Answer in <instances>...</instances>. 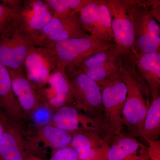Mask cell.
Listing matches in <instances>:
<instances>
[{
  "label": "cell",
  "instance_id": "obj_1",
  "mask_svg": "<svg viewBox=\"0 0 160 160\" xmlns=\"http://www.w3.org/2000/svg\"><path fill=\"white\" fill-rule=\"evenodd\" d=\"M114 45L112 42L89 35L60 41L41 48L52 68L65 69L77 66L85 59Z\"/></svg>",
  "mask_w": 160,
  "mask_h": 160
},
{
  "label": "cell",
  "instance_id": "obj_2",
  "mask_svg": "<svg viewBox=\"0 0 160 160\" xmlns=\"http://www.w3.org/2000/svg\"><path fill=\"white\" fill-rule=\"evenodd\" d=\"M121 74L127 88L122 112L123 123L124 126H127L129 134L135 138L141 137L144 120L150 103L149 100L145 98V95L148 96L147 88L139 81L133 67L131 68L123 59Z\"/></svg>",
  "mask_w": 160,
  "mask_h": 160
},
{
  "label": "cell",
  "instance_id": "obj_3",
  "mask_svg": "<svg viewBox=\"0 0 160 160\" xmlns=\"http://www.w3.org/2000/svg\"><path fill=\"white\" fill-rule=\"evenodd\" d=\"M65 72L78 106L88 116L105 125L102 92L98 84L76 67H66Z\"/></svg>",
  "mask_w": 160,
  "mask_h": 160
},
{
  "label": "cell",
  "instance_id": "obj_4",
  "mask_svg": "<svg viewBox=\"0 0 160 160\" xmlns=\"http://www.w3.org/2000/svg\"><path fill=\"white\" fill-rule=\"evenodd\" d=\"M132 16L134 41L132 51L138 53L160 52V22L145 1L133 0Z\"/></svg>",
  "mask_w": 160,
  "mask_h": 160
},
{
  "label": "cell",
  "instance_id": "obj_5",
  "mask_svg": "<svg viewBox=\"0 0 160 160\" xmlns=\"http://www.w3.org/2000/svg\"><path fill=\"white\" fill-rule=\"evenodd\" d=\"M98 85L102 92L104 124L110 135L118 134L124 126L122 112L127 94L126 83L121 72Z\"/></svg>",
  "mask_w": 160,
  "mask_h": 160
},
{
  "label": "cell",
  "instance_id": "obj_6",
  "mask_svg": "<svg viewBox=\"0 0 160 160\" xmlns=\"http://www.w3.org/2000/svg\"><path fill=\"white\" fill-rule=\"evenodd\" d=\"M37 46L36 39L15 22L0 36V64L8 69L23 67L24 62Z\"/></svg>",
  "mask_w": 160,
  "mask_h": 160
},
{
  "label": "cell",
  "instance_id": "obj_7",
  "mask_svg": "<svg viewBox=\"0 0 160 160\" xmlns=\"http://www.w3.org/2000/svg\"><path fill=\"white\" fill-rule=\"evenodd\" d=\"M111 18L117 49L122 56L132 53L134 41L132 20L133 0H105Z\"/></svg>",
  "mask_w": 160,
  "mask_h": 160
},
{
  "label": "cell",
  "instance_id": "obj_8",
  "mask_svg": "<svg viewBox=\"0 0 160 160\" xmlns=\"http://www.w3.org/2000/svg\"><path fill=\"white\" fill-rule=\"evenodd\" d=\"M122 57L114 45L109 49L98 52L85 59L74 67L99 84L121 73Z\"/></svg>",
  "mask_w": 160,
  "mask_h": 160
},
{
  "label": "cell",
  "instance_id": "obj_9",
  "mask_svg": "<svg viewBox=\"0 0 160 160\" xmlns=\"http://www.w3.org/2000/svg\"><path fill=\"white\" fill-rule=\"evenodd\" d=\"M78 14L83 29L88 34L106 42L114 41L110 14L105 0H88Z\"/></svg>",
  "mask_w": 160,
  "mask_h": 160
},
{
  "label": "cell",
  "instance_id": "obj_10",
  "mask_svg": "<svg viewBox=\"0 0 160 160\" xmlns=\"http://www.w3.org/2000/svg\"><path fill=\"white\" fill-rule=\"evenodd\" d=\"M89 35L83 29L78 13L65 18H52L42 29L36 42L37 46L44 47L60 41Z\"/></svg>",
  "mask_w": 160,
  "mask_h": 160
},
{
  "label": "cell",
  "instance_id": "obj_11",
  "mask_svg": "<svg viewBox=\"0 0 160 160\" xmlns=\"http://www.w3.org/2000/svg\"><path fill=\"white\" fill-rule=\"evenodd\" d=\"M15 11V22L35 39L52 18L44 0L22 1Z\"/></svg>",
  "mask_w": 160,
  "mask_h": 160
},
{
  "label": "cell",
  "instance_id": "obj_12",
  "mask_svg": "<svg viewBox=\"0 0 160 160\" xmlns=\"http://www.w3.org/2000/svg\"><path fill=\"white\" fill-rule=\"evenodd\" d=\"M106 160H148V147L131 135L121 132L109 136Z\"/></svg>",
  "mask_w": 160,
  "mask_h": 160
},
{
  "label": "cell",
  "instance_id": "obj_13",
  "mask_svg": "<svg viewBox=\"0 0 160 160\" xmlns=\"http://www.w3.org/2000/svg\"><path fill=\"white\" fill-rule=\"evenodd\" d=\"M52 121L57 127L69 132L81 129L80 125L82 124L85 131L96 132L102 137L107 134L102 122L88 116L79 114L77 110L71 106L60 108L52 117Z\"/></svg>",
  "mask_w": 160,
  "mask_h": 160
},
{
  "label": "cell",
  "instance_id": "obj_14",
  "mask_svg": "<svg viewBox=\"0 0 160 160\" xmlns=\"http://www.w3.org/2000/svg\"><path fill=\"white\" fill-rule=\"evenodd\" d=\"M70 144L79 160H106L109 145L98 133L81 131L72 137Z\"/></svg>",
  "mask_w": 160,
  "mask_h": 160
},
{
  "label": "cell",
  "instance_id": "obj_15",
  "mask_svg": "<svg viewBox=\"0 0 160 160\" xmlns=\"http://www.w3.org/2000/svg\"><path fill=\"white\" fill-rule=\"evenodd\" d=\"M134 65L149 87L152 98L160 95V52L130 55Z\"/></svg>",
  "mask_w": 160,
  "mask_h": 160
},
{
  "label": "cell",
  "instance_id": "obj_16",
  "mask_svg": "<svg viewBox=\"0 0 160 160\" xmlns=\"http://www.w3.org/2000/svg\"><path fill=\"white\" fill-rule=\"evenodd\" d=\"M44 83L48 84L52 90V94L49 99L52 106L60 108L67 106V102L74 99L65 69L51 68L48 78Z\"/></svg>",
  "mask_w": 160,
  "mask_h": 160
},
{
  "label": "cell",
  "instance_id": "obj_17",
  "mask_svg": "<svg viewBox=\"0 0 160 160\" xmlns=\"http://www.w3.org/2000/svg\"><path fill=\"white\" fill-rule=\"evenodd\" d=\"M25 66L29 81L43 84L48 78L51 67L41 47L36 46L26 58Z\"/></svg>",
  "mask_w": 160,
  "mask_h": 160
},
{
  "label": "cell",
  "instance_id": "obj_18",
  "mask_svg": "<svg viewBox=\"0 0 160 160\" xmlns=\"http://www.w3.org/2000/svg\"><path fill=\"white\" fill-rule=\"evenodd\" d=\"M8 69L11 77L12 92L17 96L20 105L26 110L32 109L35 105V96L31 83L24 73L23 67Z\"/></svg>",
  "mask_w": 160,
  "mask_h": 160
},
{
  "label": "cell",
  "instance_id": "obj_19",
  "mask_svg": "<svg viewBox=\"0 0 160 160\" xmlns=\"http://www.w3.org/2000/svg\"><path fill=\"white\" fill-rule=\"evenodd\" d=\"M160 135V96L152 98L144 120L141 137L158 140Z\"/></svg>",
  "mask_w": 160,
  "mask_h": 160
},
{
  "label": "cell",
  "instance_id": "obj_20",
  "mask_svg": "<svg viewBox=\"0 0 160 160\" xmlns=\"http://www.w3.org/2000/svg\"><path fill=\"white\" fill-rule=\"evenodd\" d=\"M52 18H65L78 13L88 0H44Z\"/></svg>",
  "mask_w": 160,
  "mask_h": 160
},
{
  "label": "cell",
  "instance_id": "obj_21",
  "mask_svg": "<svg viewBox=\"0 0 160 160\" xmlns=\"http://www.w3.org/2000/svg\"><path fill=\"white\" fill-rule=\"evenodd\" d=\"M0 160H23L14 136L4 131L0 142Z\"/></svg>",
  "mask_w": 160,
  "mask_h": 160
},
{
  "label": "cell",
  "instance_id": "obj_22",
  "mask_svg": "<svg viewBox=\"0 0 160 160\" xmlns=\"http://www.w3.org/2000/svg\"><path fill=\"white\" fill-rule=\"evenodd\" d=\"M43 132L46 138L55 148L62 149L71 144L72 137L69 132L47 126L44 127Z\"/></svg>",
  "mask_w": 160,
  "mask_h": 160
},
{
  "label": "cell",
  "instance_id": "obj_23",
  "mask_svg": "<svg viewBox=\"0 0 160 160\" xmlns=\"http://www.w3.org/2000/svg\"><path fill=\"white\" fill-rule=\"evenodd\" d=\"M11 78L9 70L0 64V104L8 107L13 100Z\"/></svg>",
  "mask_w": 160,
  "mask_h": 160
},
{
  "label": "cell",
  "instance_id": "obj_24",
  "mask_svg": "<svg viewBox=\"0 0 160 160\" xmlns=\"http://www.w3.org/2000/svg\"><path fill=\"white\" fill-rule=\"evenodd\" d=\"M16 12L6 4H0V36L14 23Z\"/></svg>",
  "mask_w": 160,
  "mask_h": 160
},
{
  "label": "cell",
  "instance_id": "obj_25",
  "mask_svg": "<svg viewBox=\"0 0 160 160\" xmlns=\"http://www.w3.org/2000/svg\"><path fill=\"white\" fill-rule=\"evenodd\" d=\"M51 160H79L76 152L72 147H66L58 150Z\"/></svg>",
  "mask_w": 160,
  "mask_h": 160
},
{
  "label": "cell",
  "instance_id": "obj_26",
  "mask_svg": "<svg viewBox=\"0 0 160 160\" xmlns=\"http://www.w3.org/2000/svg\"><path fill=\"white\" fill-rule=\"evenodd\" d=\"M145 139L149 144L147 153L149 160H160V140Z\"/></svg>",
  "mask_w": 160,
  "mask_h": 160
},
{
  "label": "cell",
  "instance_id": "obj_27",
  "mask_svg": "<svg viewBox=\"0 0 160 160\" xmlns=\"http://www.w3.org/2000/svg\"><path fill=\"white\" fill-rule=\"evenodd\" d=\"M51 116V113L48 109L42 108L35 111L33 115V119L36 123L44 124L50 120Z\"/></svg>",
  "mask_w": 160,
  "mask_h": 160
},
{
  "label": "cell",
  "instance_id": "obj_28",
  "mask_svg": "<svg viewBox=\"0 0 160 160\" xmlns=\"http://www.w3.org/2000/svg\"></svg>",
  "mask_w": 160,
  "mask_h": 160
}]
</instances>
